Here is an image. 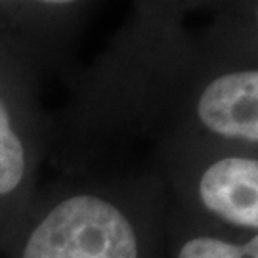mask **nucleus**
<instances>
[{
    "label": "nucleus",
    "mask_w": 258,
    "mask_h": 258,
    "mask_svg": "<svg viewBox=\"0 0 258 258\" xmlns=\"http://www.w3.org/2000/svg\"><path fill=\"white\" fill-rule=\"evenodd\" d=\"M191 2H138L71 81L48 124L59 176L142 168L157 148L201 144L258 153V65L207 54Z\"/></svg>",
    "instance_id": "f257e3e1"
},
{
    "label": "nucleus",
    "mask_w": 258,
    "mask_h": 258,
    "mask_svg": "<svg viewBox=\"0 0 258 258\" xmlns=\"http://www.w3.org/2000/svg\"><path fill=\"white\" fill-rule=\"evenodd\" d=\"M170 197L153 168L59 176L0 239L4 258H166Z\"/></svg>",
    "instance_id": "f03ea898"
},
{
    "label": "nucleus",
    "mask_w": 258,
    "mask_h": 258,
    "mask_svg": "<svg viewBox=\"0 0 258 258\" xmlns=\"http://www.w3.org/2000/svg\"><path fill=\"white\" fill-rule=\"evenodd\" d=\"M59 52L50 35L0 14V239L40 187L50 117L38 100V77Z\"/></svg>",
    "instance_id": "7ed1b4c3"
},
{
    "label": "nucleus",
    "mask_w": 258,
    "mask_h": 258,
    "mask_svg": "<svg viewBox=\"0 0 258 258\" xmlns=\"http://www.w3.org/2000/svg\"><path fill=\"white\" fill-rule=\"evenodd\" d=\"M142 168L165 182L170 205L194 220L258 233V153L201 144L157 148Z\"/></svg>",
    "instance_id": "20e7f679"
},
{
    "label": "nucleus",
    "mask_w": 258,
    "mask_h": 258,
    "mask_svg": "<svg viewBox=\"0 0 258 258\" xmlns=\"http://www.w3.org/2000/svg\"><path fill=\"white\" fill-rule=\"evenodd\" d=\"M191 12V6H189ZM201 21L189 23L207 54L222 61L258 65V0L197 2Z\"/></svg>",
    "instance_id": "39448f33"
},
{
    "label": "nucleus",
    "mask_w": 258,
    "mask_h": 258,
    "mask_svg": "<svg viewBox=\"0 0 258 258\" xmlns=\"http://www.w3.org/2000/svg\"><path fill=\"white\" fill-rule=\"evenodd\" d=\"M166 258H258V233L212 228L170 205Z\"/></svg>",
    "instance_id": "423d86ee"
}]
</instances>
